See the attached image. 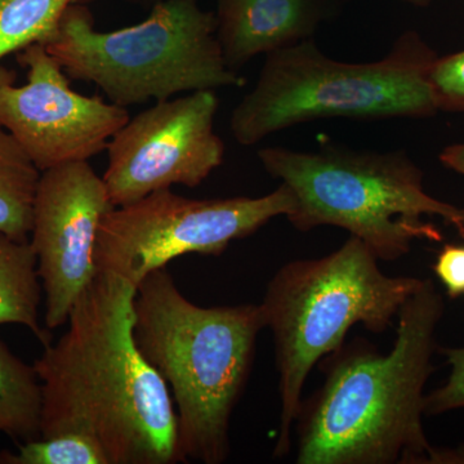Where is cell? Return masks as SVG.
I'll return each mask as SVG.
<instances>
[{
  "label": "cell",
  "instance_id": "obj_1",
  "mask_svg": "<svg viewBox=\"0 0 464 464\" xmlns=\"http://www.w3.org/2000/svg\"><path fill=\"white\" fill-rule=\"evenodd\" d=\"M136 289L121 276L97 273L65 334L34 362L42 387L41 438L87 436L110 464H176L182 458L172 396L134 341Z\"/></svg>",
  "mask_w": 464,
  "mask_h": 464
},
{
  "label": "cell",
  "instance_id": "obj_2",
  "mask_svg": "<svg viewBox=\"0 0 464 464\" xmlns=\"http://www.w3.org/2000/svg\"><path fill=\"white\" fill-rule=\"evenodd\" d=\"M444 301L422 280L398 315L396 341L380 353L364 341L333 353L322 389L297 415L299 464H427L436 448L423 427Z\"/></svg>",
  "mask_w": 464,
  "mask_h": 464
},
{
  "label": "cell",
  "instance_id": "obj_3",
  "mask_svg": "<svg viewBox=\"0 0 464 464\" xmlns=\"http://www.w3.org/2000/svg\"><path fill=\"white\" fill-rule=\"evenodd\" d=\"M264 328L259 304L198 306L182 295L167 267L137 286L134 341L172 396L182 462L227 459L232 411Z\"/></svg>",
  "mask_w": 464,
  "mask_h": 464
},
{
  "label": "cell",
  "instance_id": "obj_4",
  "mask_svg": "<svg viewBox=\"0 0 464 464\" xmlns=\"http://www.w3.org/2000/svg\"><path fill=\"white\" fill-rule=\"evenodd\" d=\"M257 155L266 172L295 195V209L286 218L298 231L343 228L378 261L401 258L415 240L441 241V231L424 217H440L464 239L463 208L424 190L422 169L404 150L328 145L316 151L265 148Z\"/></svg>",
  "mask_w": 464,
  "mask_h": 464
},
{
  "label": "cell",
  "instance_id": "obj_5",
  "mask_svg": "<svg viewBox=\"0 0 464 464\" xmlns=\"http://www.w3.org/2000/svg\"><path fill=\"white\" fill-rule=\"evenodd\" d=\"M422 280L382 273L373 252L355 237L325 257L285 264L268 283L259 304L274 334L279 373L280 420L274 457L292 447V427L308 374L340 350L357 324L383 333Z\"/></svg>",
  "mask_w": 464,
  "mask_h": 464
},
{
  "label": "cell",
  "instance_id": "obj_6",
  "mask_svg": "<svg viewBox=\"0 0 464 464\" xmlns=\"http://www.w3.org/2000/svg\"><path fill=\"white\" fill-rule=\"evenodd\" d=\"M438 54L406 32L373 63L326 56L313 39L266 54L255 88L232 110L235 141L253 146L319 119H424L438 114L429 83Z\"/></svg>",
  "mask_w": 464,
  "mask_h": 464
},
{
  "label": "cell",
  "instance_id": "obj_7",
  "mask_svg": "<svg viewBox=\"0 0 464 464\" xmlns=\"http://www.w3.org/2000/svg\"><path fill=\"white\" fill-rule=\"evenodd\" d=\"M43 44L70 79L96 84L123 108L246 84L226 65L215 14L194 0L159 3L146 20L114 32H99L88 5H74Z\"/></svg>",
  "mask_w": 464,
  "mask_h": 464
},
{
  "label": "cell",
  "instance_id": "obj_8",
  "mask_svg": "<svg viewBox=\"0 0 464 464\" xmlns=\"http://www.w3.org/2000/svg\"><path fill=\"white\" fill-rule=\"evenodd\" d=\"M288 186L261 198L191 199L166 188L103 217L97 235V273L112 274L133 286L152 271L186 255L219 256L235 240L257 232L295 209Z\"/></svg>",
  "mask_w": 464,
  "mask_h": 464
},
{
  "label": "cell",
  "instance_id": "obj_9",
  "mask_svg": "<svg viewBox=\"0 0 464 464\" xmlns=\"http://www.w3.org/2000/svg\"><path fill=\"white\" fill-rule=\"evenodd\" d=\"M219 100L213 90L157 101L112 137L103 174L112 206L136 203L174 185L194 188L221 167L225 143L216 133Z\"/></svg>",
  "mask_w": 464,
  "mask_h": 464
},
{
  "label": "cell",
  "instance_id": "obj_10",
  "mask_svg": "<svg viewBox=\"0 0 464 464\" xmlns=\"http://www.w3.org/2000/svg\"><path fill=\"white\" fill-rule=\"evenodd\" d=\"M27 69L25 84L0 63V125L12 134L41 172L88 161L108 150L130 121L123 106L70 87L69 76L43 43L17 52Z\"/></svg>",
  "mask_w": 464,
  "mask_h": 464
},
{
  "label": "cell",
  "instance_id": "obj_11",
  "mask_svg": "<svg viewBox=\"0 0 464 464\" xmlns=\"http://www.w3.org/2000/svg\"><path fill=\"white\" fill-rule=\"evenodd\" d=\"M114 208L102 177L88 161L42 172L30 243L38 258L48 331L67 324L76 302L96 277L97 235L103 217Z\"/></svg>",
  "mask_w": 464,
  "mask_h": 464
},
{
  "label": "cell",
  "instance_id": "obj_12",
  "mask_svg": "<svg viewBox=\"0 0 464 464\" xmlns=\"http://www.w3.org/2000/svg\"><path fill=\"white\" fill-rule=\"evenodd\" d=\"M326 16V0H218L217 41L237 72L259 54L313 39Z\"/></svg>",
  "mask_w": 464,
  "mask_h": 464
},
{
  "label": "cell",
  "instance_id": "obj_13",
  "mask_svg": "<svg viewBox=\"0 0 464 464\" xmlns=\"http://www.w3.org/2000/svg\"><path fill=\"white\" fill-rule=\"evenodd\" d=\"M42 293L33 244L0 231V326H25L43 346H47L51 343L50 331L39 322Z\"/></svg>",
  "mask_w": 464,
  "mask_h": 464
},
{
  "label": "cell",
  "instance_id": "obj_14",
  "mask_svg": "<svg viewBox=\"0 0 464 464\" xmlns=\"http://www.w3.org/2000/svg\"><path fill=\"white\" fill-rule=\"evenodd\" d=\"M42 387L26 364L0 340V433L18 442L41 438Z\"/></svg>",
  "mask_w": 464,
  "mask_h": 464
},
{
  "label": "cell",
  "instance_id": "obj_15",
  "mask_svg": "<svg viewBox=\"0 0 464 464\" xmlns=\"http://www.w3.org/2000/svg\"><path fill=\"white\" fill-rule=\"evenodd\" d=\"M41 174L20 143L0 125V231L14 239L30 240Z\"/></svg>",
  "mask_w": 464,
  "mask_h": 464
},
{
  "label": "cell",
  "instance_id": "obj_16",
  "mask_svg": "<svg viewBox=\"0 0 464 464\" xmlns=\"http://www.w3.org/2000/svg\"><path fill=\"white\" fill-rule=\"evenodd\" d=\"M92 2L94 0H0V63L34 43L50 41L67 9Z\"/></svg>",
  "mask_w": 464,
  "mask_h": 464
},
{
  "label": "cell",
  "instance_id": "obj_17",
  "mask_svg": "<svg viewBox=\"0 0 464 464\" xmlns=\"http://www.w3.org/2000/svg\"><path fill=\"white\" fill-rule=\"evenodd\" d=\"M0 464H110L103 449L87 436H54L18 442L16 450H0Z\"/></svg>",
  "mask_w": 464,
  "mask_h": 464
},
{
  "label": "cell",
  "instance_id": "obj_18",
  "mask_svg": "<svg viewBox=\"0 0 464 464\" xmlns=\"http://www.w3.org/2000/svg\"><path fill=\"white\" fill-rule=\"evenodd\" d=\"M429 83L439 111L464 112V51L436 57Z\"/></svg>",
  "mask_w": 464,
  "mask_h": 464
},
{
  "label": "cell",
  "instance_id": "obj_19",
  "mask_svg": "<svg viewBox=\"0 0 464 464\" xmlns=\"http://www.w3.org/2000/svg\"><path fill=\"white\" fill-rule=\"evenodd\" d=\"M450 373L439 389L427 393L424 415H440L464 409V347L441 348Z\"/></svg>",
  "mask_w": 464,
  "mask_h": 464
},
{
  "label": "cell",
  "instance_id": "obj_20",
  "mask_svg": "<svg viewBox=\"0 0 464 464\" xmlns=\"http://www.w3.org/2000/svg\"><path fill=\"white\" fill-rule=\"evenodd\" d=\"M435 273L444 284L449 297L464 295V246H445L435 264Z\"/></svg>",
  "mask_w": 464,
  "mask_h": 464
},
{
  "label": "cell",
  "instance_id": "obj_21",
  "mask_svg": "<svg viewBox=\"0 0 464 464\" xmlns=\"http://www.w3.org/2000/svg\"><path fill=\"white\" fill-rule=\"evenodd\" d=\"M440 161L448 169L462 174L464 176V143L448 146L440 154Z\"/></svg>",
  "mask_w": 464,
  "mask_h": 464
},
{
  "label": "cell",
  "instance_id": "obj_22",
  "mask_svg": "<svg viewBox=\"0 0 464 464\" xmlns=\"http://www.w3.org/2000/svg\"><path fill=\"white\" fill-rule=\"evenodd\" d=\"M127 2L134 5H141V7H154L155 5L168 2V0H127ZM194 2H199V0H194Z\"/></svg>",
  "mask_w": 464,
  "mask_h": 464
},
{
  "label": "cell",
  "instance_id": "obj_23",
  "mask_svg": "<svg viewBox=\"0 0 464 464\" xmlns=\"http://www.w3.org/2000/svg\"><path fill=\"white\" fill-rule=\"evenodd\" d=\"M400 3L404 5H414V7H426L432 0H398Z\"/></svg>",
  "mask_w": 464,
  "mask_h": 464
}]
</instances>
